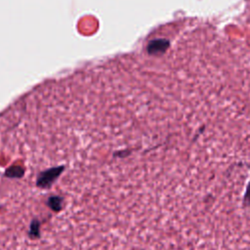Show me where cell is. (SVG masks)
I'll use <instances>...</instances> for the list:
<instances>
[{"mask_svg":"<svg viewBox=\"0 0 250 250\" xmlns=\"http://www.w3.org/2000/svg\"><path fill=\"white\" fill-rule=\"evenodd\" d=\"M48 204L49 206L55 210V211H59L62 208V199L59 196H51L48 200Z\"/></svg>","mask_w":250,"mask_h":250,"instance_id":"2","label":"cell"},{"mask_svg":"<svg viewBox=\"0 0 250 250\" xmlns=\"http://www.w3.org/2000/svg\"><path fill=\"white\" fill-rule=\"evenodd\" d=\"M62 167H56V168H52L49 169L47 171H44L42 173H40L37 177V182L36 185L40 188H48L49 186H51L54 181L57 179V177L61 174L62 171Z\"/></svg>","mask_w":250,"mask_h":250,"instance_id":"1","label":"cell"}]
</instances>
